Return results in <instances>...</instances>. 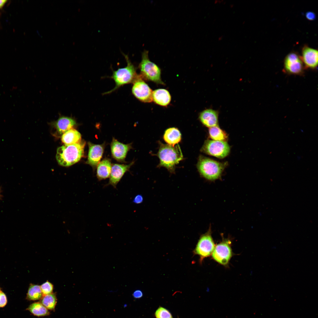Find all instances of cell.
I'll return each mask as SVG.
<instances>
[{
	"label": "cell",
	"mask_w": 318,
	"mask_h": 318,
	"mask_svg": "<svg viewBox=\"0 0 318 318\" xmlns=\"http://www.w3.org/2000/svg\"><path fill=\"white\" fill-rule=\"evenodd\" d=\"M85 142L83 140L79 143L71 145H65L57 149L56 158L60 165L68 167L78 162L83 157Z\"/></svg>",
	"instance_id": "cell-1"
},
{
	"label": "cell",
	"mask_w": 318,
	"mask_h": 318,
	"mask_svg": "<svg viewBox=\"0 0 318 318\" xmlns=\"http://www.w3.org/2000/svg\"><path fill=\"white\" fill-rule=\"evenodd\" d=\"M159 144L158 155L160 162L158 166L165 167L170 172H174L176 165L183 158L179 145L173 146L160 142Z\"/></svg>",
	"instance_id": "cell-2"
},
{
	"label": "cell",
	"mask_w": 318,
	"mask_h": 318,
	"mask_svg": "<svg viewBox=\"0 0 318 318\" xmlns=\"http://www.w3.org/2000/svg\"><path fill=\"white\" fill-rule=\"evenodd\" d=\"M123 54L127 63V66L113 71L111 77L115 81V86L111 90L104 93V95L110 94L125 85L132 83L138 75L136 72V68L128 55L124 53Z\"/></svg>",
	"instance_id": "cell-3"
},
{
	"label": "cell",
	"mask_w": 318,
	"mask_h": 318,
	"mask_svg": "<svg viewBox=\"0 0 318 318\" xmlns=\"http://www.w3.org/2000/svg\"><path fill=\"white\" fill-rule=\"evenodd\" d=\"M226 163H222L201 155L198 158L197 168L200 174L211 180L219 178L226 167Z\"/></svg>",
	"instance_id": "cell-4"
},
{
	"label": "cell",
	"mask_w": 318,
	"mask_h": 318,
	"mask_svg": "<svg viewBox=\"0 0 318 318\" xmlns=\"http://www.w3.org/2000/svg\"><path fill=\"white\" fill-rule=\"evenodd\" d=\"M138 67L140 71V75L143 79L158 84H164L161 79L160 69L150 60L148 51L144 50L142 52L141 60Z\"/></svg>",
	"instance_id": "cell-5"
},
{
	"label": "cell",
	"mask_w": 318,
	"mask_h": 318,
	"mask_svg": "<svg viewBox=\"0 0 318 318\" xmlns=\"http://www.w3.org/2000/svg\"><path fill=\"white\" fill-rule=\"evenodd\" d=\"M201 151L207 154L223 158L229 154L230 147L226 141L208 140L205 142Z\"/></svg>",
	"instance_id": "cell-6"
},
{
	"label": "cell",
	"mask_w": 318,
	"mask_h": 318,
	"mask_svg": "<svg viewBox=\"0 0 318 318\" xmlns=\"http://www.w3.org/2000/svg\"><path fill=\"white\" fill-rule=\"evenodd\" d=\"M215 246L211 234V228L201 235L193 251L194 254L200 257V262L212 254Z\"/></svg>",
	"instance_id": "cell-7"
},
{
	"label": "cell",
	"mask_w": 318,
	"mask_h": 318,
	"mask_svg": "<svg viewBox=\"0 0 318 318\" xmlns=\"http://www.w3.org/2000/svg\"><path fill=\"white\" fill-rule=\"evenodd\" d=\"M231 242L225 239L215 246L212 253L213 259L219 264L226 266L233 255Z\"/></svg>",
	"instance_id": "cell-8"
},
{
	"label": "cell",
	"mask_w": 318,
	"mask_h": 318,
	"mask_svg": "<svg viewBox=\"0 0 318 318\" xmlns=\"http://www.w3.org/2000/svg\"><path fill=\"white\" fill-rule=\"evenodd\" d=\"M132 84V92L137 99L144 102L153 101L152 91L140 75L138 74Z\"/></svg>",
	"instance_id": "cell-9"
},
{
	"label": "cell",
	"mask_w": 318,
	"mask_h": 318,
	"mask_svg": "<svg viewBox=\"0 0 318 318\" xmlns=\"http://www.w3.org/2000/svg\"><path fill=\"white\" fill-rule=\"evenodd\" d=\"M284 69L289 74H302L304 70V64L301 56L294 52L287 54L284 60Z\"/></svg>",
	"instance_id": "cell-10"
},
{
	"label": "cell",
	"mask_w": 318,
	"mask_h": 318,
	"mask_svg": "<svg viewBox=\"0 0 318 318\" xmlns=\"http://www.w3.org/2000/svg\"><path fill=\"white\" fill-rule=\"evenodd\" d=\"M89 150L87 159L86 163L95 170L101 159L104 150L105 144H95L88 142Z\"/></svg>",
	"instance_id": "cell-11"
},
{
	"label": "cell",
	"mask_w": 318,
	"mask_h": 318,
	"mask_svg": "<svg viewBox=\"0 0 318 318\" xmlns=\"http://www.w3.org/2000/svg\"><path fill=\"white\" fill-rule=\"evenodd\" d=\"M132 148V143L124 144L113 138L110 145L112 156L118 162H125L128 152Z\"/></svg>",
	"instance_id": "cell-12"
},
{
	"label": "cell",
	"mask_w": 318,
	"mask_h": 318,
	"mask_svg": "<svg viewBox=\"0 0 318 318\" xmlns=\"http://www.w3.org/2000/svg\"><path fill=\"white\" fill-rule=\"evenodd\" d=\"M134 163V161H132L127 165L112 164L109 182L107 186L110 185L116 188L117 184L124 174L129 170Z\"/></svg>",
	"instance_id": "cell-13"
},
{
	"label": "cell",
	"mask_w": 318,
	"mask_h": 318,
	"mask_svg": "<svg viewBox=\"0 0 318 318\" xmlns=\"http://www.w3.org/2000/svg\"><path fill=\"white\" fill-rule=\"evenodd\" d=\"M301 59L305 67L311 69H315L318 65V51L307 45L302 50Z\"/></svg>",
	"instance_id": "cell-14"
},
{
	"label": "cell",
	"mask_w": 318,
	"mask_h": 318,
	"mask_svg": "<svg viewBox=\"0 0 318 318\" xmlns=\"http://www.w3.org/2000/svg\"><path fill=\"white\" fill-rule=\"evenodd\" d=\"M76 124L75 120L72 117L65 116L60 117L52 123L56 135L61 136L68 130L73 128Z\"/></svg>",
	"instance_id": "cell-15"
},
{
	"label": "cell",
	"mask_w": 318,
	"mask_h": 318,
	"mask_svg": "<svg viewBox=\"0 0 318 318\" xmlns=\"http://www.w3.org/2000/svg\"><path fill=\"white\" fill-rule=\"evenodd\" d=\"M219 112L211 108L206 109L199 114V119L201 122L209 128L218 125Z\"/></svg>",
	"instance_id": "cell-16"
},
{
	"label": "cell",
	"mask_w": 318,
	"mask_h": 318,
	"mask_svg": "<svg viewBox=\"0 0 318 318\" xmlns=\"http://www.w3.org/2000/svg\"><path fill=\"white\" fill-rule=\"evenodd\" d=\"M111 160L105 158L100 162L97 167V177L99 181L110 177L112 167Z\"/></svg>",
	"instance_id": "cell-17"
},
{
	"label": "cell",
	"mask_w": 318,
	"mask_h": 318,
	"mask_svg": "<svg viewBox=\"0 0 318 318\" xmlns=\"http://www.w3.org/2000/svg\"><path fill=\"white\" fill-rule=\"evenodd\" d=\"M153 100L156 104L165 106L170 103L171 97L169 92L163 89L156 90L153 92Z\"/></svg>",
	"instance_id": "cell-18"
},
{
	"label": "cell",
	"mask_w": 318,
	"mask_h": 318,
	"mask_svg": "<svg viewBox=\"0 0 318 318\" xmlns=\"http://www.w3.org/2000/svg\"><path fill=\"white\" fill-rule=\"evenodd\" d=\"M163 139L168 145L174 146L180 141L181 134L177 128H170L165 130Z\"/></svg>",
	"instance_id": "cell-19"
},
{
	"label": "cell",
	"mask_w": 318,
	"mask_h": 318,
	"mask_svg": "<svg viewBox=\"0 0 318 318\" xmlns=\"http://www.w3.org/2000/svg\"><path fill=\"white\" fill-rule=\"evenodd\" d=\"M61 140L65 145L74 144L81 141V135L78 131L73 128L62 134Z\"/></svg>",
	"instance_id": "cell-20"
},
{
	"label": "cell",
	"mask_w": 318,
	"mask_h": 318,
	"mask_svg": "<svg viewBox=\"0 0 318 318\" xmlns=\"http://www.w3.org/2000/svg\"><path fill=\"white\" fill-rule=\"evenodd\" d=\"M208 133L209 137L213 140L226 141L228 139L227 133L218 125L209 128Z\"/></svg>",
	"instance_id": "cell-21"
},
{
	"label": "cell",
	"mask_w": 318,
	"mask_h": 318,
	"mask_svg": "<svg viewBox=\"0 0 318 318\" xmlns=\"http://www.w3.org/2000/svg\"><path fill=\"white\" fill-rule=\"evenodd\" d=\"M34 315L43 316L48 315L49 312L47 308L40 302H34L30 304L27 308Z\"/></svg>",
	"instance_id": "cell-22"
},
{
	"label": "cell",
	"mask_w": 318,
	"mask_h": 318,
	"mask_svg": "<svg viewBox=\"0 0 318 318\" xmlns=\"http://www.w3.org/2000/svg\"><path fill=\"white\" fill-rule=\"evenodd\" d=\"M43 297L40 286L31 284L28 289L26 299L29 300H36L42 299Z\"/></svg>",
	"instance_id": "cell-23"
},
{
	"label": "cell",
	"mask_w": 318,
	"mask_h": 318,
	"mask_svg": "<svg viewBox=\"0 0 318 318\" xmlns=\"http://www.w3.org/2000/svg\"><path fill=\"white\" fill-rule=\"evenodd\" d=\"M41 300L42 304L47 308L53 310L54 309L57 298L55 294L52 293L43 296Z\"/></svg>",
	"instance_id": "cell-24"
},
{
	"label": "cell",
	"mask_w": 318,
	"mask_h": 318,
	"mask_svg": "<svg viewBox=\"0 0 318 318\" xmlns=\"http://www.w3.org/2000/svg\"><path fill=\"white\" fill-rule=\"evenodd\" d=\"M43 296L52 294L53 289V285L48 281L43 283L40 286Z\"/></svg>",
	"instance_id": "cell-25"
},
{
	"label": "cell",
	"mask_w": 318,
	"mask_h": 318,
	"mask_svg": "<svg viewBox=\"0 0 318 318\" xmlns=\"http://www.w3.org/2000/svg\"><path fill=\"white\" fill-rule=\"evenodd\" d=\"M155 315L156 318H173L170 312L162 307L158 309L155 312Z\"/></svg>",
	"instance_id": "cell-26"
},
{
	"label": "cell",
	"mask_w": 318,
	"mask_h": 318,
	"mask_svg": "<svg viewBox=\"0 0 318 318\" xmlns=\"http://www.w3.org/2000/svg\"><path fill=\"white\" fill-rule=\"evenodd\" d=\"M7 300L5 294L0 290V307H3L6 304Z\"/></svg>",
	"instance_id": "cell-27"
},
{
	"label": "cell",
	"mask_w": 318,
	"mask_h": 318,
	"mask_svg": "<svg viewBox=\"0 0 318 318\" xmlns=\"http://www.w3.org/2000/svg\"><path fill=\"white\" fill-rule=\"evenodd\" d=\"M143 196L140 194L137 195L134 198L133 200V202L137 204L142 203L143 201Z\"/></svg>",
	"instance_id": "cell-28"
},
{
	"label": "cell",
	"mask_w": 318,
	"mask_h": 318,
	"mask_svg": "<svg viewBox=\"0 0 318 318\" xmlns=\"http://www.w3.org/2000/svg\"><path fill=\"white\" fill-rule=\"evenodd\" d=\"M306 16L307 19L311 21L314 20L316 19V15L313 12H307L306 14Z\"/></svg>",
	"instance_id": "cell-29"
},
{
	"label": "cell",
	"mask_w": 318,
	"mask_h": 318,
	"mask_svg": "<svg viewBox=\"0 0 318 318\" xmlns=\"http://www.w3.org/2000/svg\"><path fill=\"white\" fill-rule=\"evenodd\" d=\"M143 295L142 291L139 290H136L132 294V296L136 299H138L141 297Z\"/></svg>",
	"instance_id": "cell-30"
},
{
	"label": "cell",
	"mask_w": 318,
	"mask_h": 318,
	"mask_svg": "<svg viewBox=\"0 0 318 318\" xmlns=\"http://www.w3.org/2000/svg\"><path fill=\"white\" fill-rule=\"evenodd\" d=\"M6 1L7 0H0V8L3 6Z\"/></svg>",
	"instance_id": "cell-31"
},
{
	"label": "cell",
	"mask_w": 318,
	"mask_h": 318,
	"mask_svg": "<svg viewBox=\"0 0 318 318\" xmlns=\"http://www.w3.org/2000/svg\"><path fill=\"white\" fill-rule=\"evenodd\" d=\"M222 38H223V36H221L220 37H219L218 38V40H221L222 39Z\"/></svg>",
	"instance_id": "cell-32"
},
{
	"label": "cell",
	"mask_w": 318,
	"mask_h": 318,
	"mask_svg": "<svg viewBox=\"0 0 318 318\" xmlns=\"http://www.w3.org/2000/svg\"><path fill=\"white\" fill-rule=\"evenodd\" d=\"M233 4H231L230 5V7L232 8V7H233Z\"/></svg>",
	"instance_id": "cell-33"
},
{
	"label": "cell",
	"mask_w": 318,
	"mask_h": 318,
	"mask_svg": "<svg viewBox=\"0 0 318 318\" xmlns=\"http://www.w3.org/2000/svg\"></svg>",
	"instance_id": "cell-34"
}]
</instances>
